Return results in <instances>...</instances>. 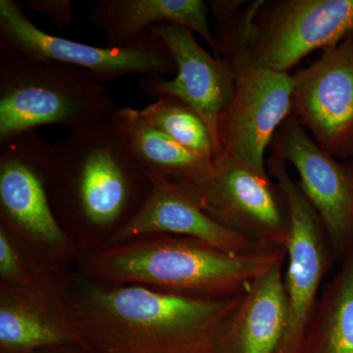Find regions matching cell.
<instances>
[{
	"label": "cell",
	"mask_w": 353,
	"mask_h": 353,
	"mask_svg": "<svg viewBox=\"0 0 353 353\" xmlns=\"http://www.w3.org/2000/svg\"><path fill=\"white\" fill-rule=\"evenodd\" d=\"M83 336L99 353H215L231 301L90 279L68 288Z\"/></svg>",
	"instance_id": "cell-1"
},
{
	"label": "cell",
	"mask_w": 353,
	"mask_h": 353,
	"mask_svg": "<svg viewBox=\"0 0 353 353\" xmlns=\"http://www.w3.org/2000/svg\"><path fill=\"white\" fill-rule=\"evenodd\" d=\"M48 190L57 218L116 230L138 212L152 182L116 114L50 145Z\"/></svg>",
	"instance_id": "cell-2"
},
{
	"label": "cell",
	"mask_w": 353,
	"mask_h": 353,
	"mask_svg": "<svg viewBox=\"0 0 353 353\" xmlns=\"http://www.w3.org/2000/svg\"><path fill=\"white\" fill-rule=\"evenodd\" d=\"M188 239L141 236L83 257L87 279L106 285H134L169 294H211L263 274L264 257L239 256Z\"/></svg>",
	"instance_id": "cell-3"
},
{
	"label": "cell",
	"mask_w": 353,
	"mask_h": 353,
	"mask_svg": "<svg viewBox=\"0 0 353 353\" xmlns=\"http://www.w3.org/2000/svg\"><path fill=\"white\" fill-rule=\"evenodd\" d=\"M119 109L94 74L0 48V146L46 125L82 131Z\"/></svg>",
	"instance_id": "cell-4"
},
{
	"label": "cell",
	"mask_w": 353,
	"mask_h": 353,
	"mask_svg": "<svg viewBox=\"0 0 353 353\" xmlns=\"http://www.w3.org/2000/svg\"><path fill=\"white\" fill-rule=\"evenodd\" d=\"M233 2L214 12L217 53L289 73L306 55L353 34V0L257 1L234 16Z\"/></svg>",
	"instance_id": "cell-5"
},
{
	"label": "cell",
	"mask_w": 353,
	"mask_h": 353,
	"mask_svg": "<svg viewBox=\"0 0 353 353\" xmlns=\"http://www.w3.org/2000/svg\"><path fill=\"white\" fill-rule=\"evenodd\" d=\"M0 48L78 67L104 83L132 74L163 77L176 73L166 43L152 30L130 46H90L41 31L14 0H0Z\"/></svg>",
	"instance_id": "cell-6"
},
{
	"label": "cell",
	"mask_w": 353,
	"mask_h": 353,
	"mask_svg": "<svg viewBox=\"0 0 353 353\" xmlns=\"http://www.w3.org/2000/svg\"><path fill=\"white\" fill-rule=\"evenodd\" d=\"M224 59L233 69L234 88L218 125L220 155L267 176V148L292 114V77L239 54Z\"/></svg>",
	"instance_id": "cell-7"
},
{
	"label": "cell",
	"mask_w": 353,
	"mask_h": 353,
	"mask_svg": "<svg viewBox=\"0 0 353 353\" xmlns=\"http://www.w3.org/2000/svg\"><path fill=\"white\" fill-rule=\"evenodd\" d=\"M50 145L32 132L0 146V213L1 226L20 248L32 245L60 257L69 239L48 196Z\"/></svg>",
	"instance_id": "cell-8"
},
{
	"label": "cell",
	"mask_w": 353,
	"mask_h": 353,
	"mask_svg": "<svg viewBox=\"0 0 353 353\" xmlns=\"http://www.w3.org/2000/svg\"><path fill=\"white\" fill-rule=\"evenodd\" d=\"M28 259L34 267L29 283L0 284V353L94 350L70 304L67 285L48 265Z\"/></svg>",
	"instance_id": "cell-9"
},
{
	"label": "cell",
	"mask_w": 353,
	"mask_h": 353,
	"mask_svg": "<svg viewBox=\"0 0 353 353\" xmlns=\"http://www.w3.org/2000/svg\"><path fill=\"white\" fill-rule=\"evenodd\" d=\"M292 77V115L330 155H352L353 34Z\"/></svg>",
	"instance_id": "cell-10"
},
{
	"label": "cell",
	"mask_w": 353,
	"mask_h": 353,
	"mask_svg": "<svg viewBox=\"0 0 353 353\" xmlns=\"http://www.w3.org/2000/svg\"><path fill=\"white\" fill-rule=\"evenodd\" d=\"M163 39L176 67L173 79L161 76H143L139 90L148 97H175L201 116L208 125L221 154L218 125L221 114L234 94L233 69L227 60L213 57L204 50L194 32L173 24L152 28Z\"/></svg>",
	"instance_id": "cell-11"
},
{
	"label": "cell",
	"mask_w": 353,
	"mask_h": 353,
	"mask_svg": "<svg viewBox=\"0 0 353 353\" xmlns=\"http://www.w3.org/2000/svg\"><path fill=\"white\" fill-rule=\"evenodd\" d=\"M269 159L272 173L284 194L289 215V269L287 329L277 353H294L301 345L304 328L316 296L323 272L319 216L301 187L285 170V160L273 146Z\"/></svg>",
	"instance_id": "cell-12"
},
{
	"label": "cell",
	"mask_w": 353,
	"mask_h": 353,
	"mask_svg": "<svg viewBox=\"0 0 353 353\" xmlns=\"http://www.w3.org/2000/svg\"><path fill=\"white\" fill-rule=\"evenodd\" d=\"M272 145L296 169L301 190L331 238L341 243L353 223V182L347 169L322 150L292 114Z\"/></svg>",
	"instance_id": "cell-13"
},
{
	"label": "cell",
	"mask_w": 353,
	"mask_h": 353,
	"mask_svg": "<svg viewBox=\"0 0 353 353\" xmlns=\"http://www.w3.org/2000/svg\"><path fill=\"white\" fill-rule=\"evenodd\" d=\"M176 185L206 214L231 229V225L240 222L269 231L282 227V212L268 178L224 155L216 158L212 169L205 176Z\"/></svg>",
	"instance_id": "cell-14"
},
{
	"label": "cell",
	"mask_w": 353,
	"mask_h": 353,
	"mask_svg": "<svg viewBox=\"0 0 353 353\" xmlns=\"http://www.w3.org/2000/svg\"><path fill=\"white\" fill-rule=\"evenodd\" d=\"M150 180L152 192L138 212L114 230L110 245L153 234H175L236 254L241 240L238 232L206 214L176 183Z\"/></svg>",
	"instance_id": "cell-15"
},
{
	"label": "cell",
	"mask_w": 353,
	"mask_h": 353,
	"mask_svg": "<svg viewBox=\"0 0 353 353\" xmlns=\"http://www.w3.org/2000/svg\"><path fill=\"white\" fill-rule=\"evenodd\" d=\"M208 14V3L202 0H101L90 9L88 22L101 29L112 46L136 43L155 26H182L217 52Z\"/></svg>",
	"instance_id": "cell-16"
},
{
	"label": "cell",
	"mask_w": 353,
	"mask_h": 353,
	"mask_svg": "<svg viewBox=\"0 0 353 353\" xmlns=\"http://www.w3.org/2000/svg\"><path fill=\"white\" fill-rule=\"evenodd\" d=\"M118 120L134 155L153 180L190 183L205 176L214 161L199 157L146 122L141 111L120 108Z\"/></svg>",
	"instance_id": "cell-17"
},
{
	"label": "cell",
	"mask_w": 353,
	"mask_h": 353,
	"mask_svg": "<svg viewBox=\"0 0 353 353\" xmlns=\"http://www.w3.org/2000/svg\"><path fill=\"white\" fill-rule=\"evenodd\" d=\"M287 292L279 264L256 278L234 334L236 353H277L288 324Z\"/></svg>",
	"instance_id": "cell-18"
},
{
	"label": "cell",
	"mask_w": 353,
	"mask_h": 353,
	"mask_svg": "<svg viewBox=\"0 0 353 353\" xmlns=\"http://www.w3.org/2000/svg\"><path fill=\"white\" fill-rule=\"evenodd\" d=\"M139 111L146 122L166 132L190 152L210 161L219 157L208 125L201 116L175 97H159Z\"/></svg>",
	"instance_id": "cell-19"
},
{
	"label": "cell",
	"mask_w": 353,
	"mask_h": 353,
	"mask_svg": "<svg viewBox=\"0 0 353 353\" xmlns=\"http://www.w3.org/2000/svg\"><path fill=\"white\" fill-rule=\"evenodd\" d=\"M322 353H353V264L347 269L334 301Z\"/></svg>",
	"instance_id": "cell-20"
},
{
	"label": "cell",
	"mask_w": 353,
	"mask_h": 353,
	"mask_svg": "<svg viewBox=\"0 0 353 353\" xmlns=\"http://www.w3.org/2000/svg\"><path fill=\"white\" fill-rule=\"evenodd\" d=\"M34 276V267L3 226H0V278L7 285H24Z\"/></svg>",
	"instance_id": "cell-21"
},
{
	"label": "cell",
	"mask_w": 353,
	"mask_h": 353,
	"mask_svg": "<svg viewBox=\"0 0 353 353\" xmlns=\"http://www.w3.org/2000/svg\"><path fill=\"white\" fill-rule=\"evenodd\" d=\"M28 4L34 12L48 16L59 31L75 22L71 0H29Z\"/></svg>",
	"instance_id": "cell-22"
},
{
	"label": "cell",
	"mask_w": 353,
	"mask_h": 353,
	"mask_svg": "<svg viewBox=\"0 0 353 353\" xmlns=\"http://www.w3.org/2000/svg\"><path fill=\"white\" fill-rule=\"evenodd\" d=\"M38 353H99L94 350H82V348H77V350H50V352H43Z\"/></svg>",
	"instance_id": "cell-23"
}]
</instances>
